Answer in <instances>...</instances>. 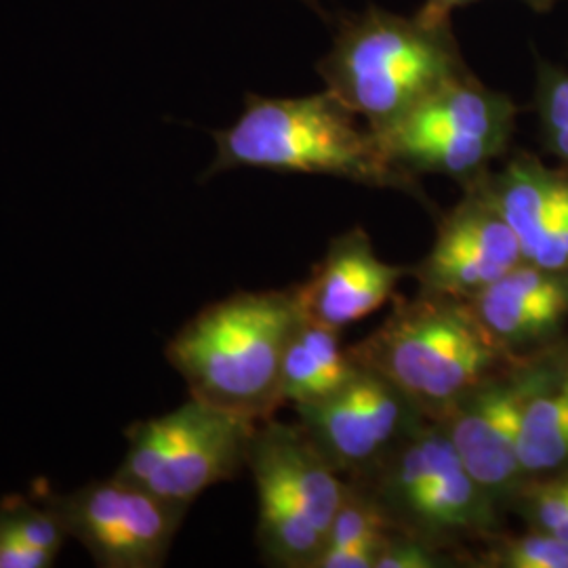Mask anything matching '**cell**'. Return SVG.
I'll list each match as a JSON object with an SVG mask.
<instances>
[{
  "label": "cell",
  "instance_id": "cell-1",
  "mask_svg": "<svg viewBox=\"0 0 568 568\" xmlns=\"http://www.w3.org/2000/svg\"><path fill=\"white\" fill-rule=\"evenodd\" d=\"M213 142L206 180L234 169L331 175L427 203L417 175L394 163L382 140L328 89L305 98L248 93L239 119L215 131Z\"/></svg>",
  "mask_w": 568,
  "mask_h": 568
},
{
  "label": "cell",
  "instance_id": "cell-2",
  "mask_svg": "<svg viewBox=\"0 0 568 568\" xmlns=\"http://www.w3.org/2000/svg\"><path fill=\"white\" fill-rule=\"evenodd\" d=\"M300 318L293 288L239 291L192 316L164 354L190 398L262 424L284 405V352Z\"/></svg>",
  "mask_w": 568,
  "mask_h": 568
},
{
  "label": "cell",
  "instance_id": "cell-3",
  "mask_svg": "<svg viewBox=\"0 0 568 568\" xmlns=\"http://www.w3.org/2000/svg\"><path fill=\"white\" fill-rule=\"evenodd\" d=\"M464 70L450 21L429 23L379 7L345 20L318 65L326 89L377 138Z\"/></svg>",
  "mask_w": 568,
  "mask_h": 568
},
{
  "label": "cell",
  "instance_id": "cell-4",
  "mask_svg": "<svg viewBox=\"0 0 568 568\" xmlns=\"http://www.w3.org/2000/svg\"><path fill=\"white\" fill-rule=\"evenodd\" d=\"M358 365L373 368L438 422L474 387L523 361L497 344L464 300L422 291L371 335L347 345Z\"/></svg>",
  "mask_w": 568,
  "mask_h": 568
},
{
  "label": "cell",
  "instance_id": "cell-5",
  "mask_svg": "<svg viewBox=\"0 0 568 568\" xmlns=\"http://www.w3.org/2000/svg\"><path fill=\"white\" fill-rule=\"evenodd\" d=\"M365 488L394 530L413 535L457 560L469 544L499 532L501 509L480 487L436 422H426L366 476Z\"/></svg>",
  "mask_w": 568,
  "mask_h": 568
},
{
  "label": "cell",
  "instance_id": "cell-6",
  "mask_svg": "<svg viewBox=\"0 0 568 568\" xmlns=\"http://www.w3.org/2000/svg\"><path fill=\"white\" fill-rule=\"evenodd\" d=\"M257 490V546L267 565L312 568L349 483L300 424H257L246 455Z\"/></svg>",
  "mask_w": 568,
  "mask_h": 568
},
{
  "label": "cell",
  "instance_id": "cell-7",
  "mask_svg": "<svg viewBox=\"0 0 568 568\" xmlns=\"http://www.w3.org/2000/svg\"><path fill=\"white\" fill-rule=\"evenodd\" d=\"M518 108L469 70L440 84L396 122L384 143L389 159L408 173H434L462 183L480 182L508 148Z\"/></svg>",
  "mask_w": 568,
  "mask_h": 568
},
{
  "label": "cell",
  "instance_id": "cell-8",
  "mask_svg": "<svg viewBox=\"0 0 568 568\" xmlns=\"http://www.w3.org/2000/svg\"><path fill=\"white\" fill-rule=\"evenodd\" d=\"M255 429V422L190 398L124 429L126 453L116 476L190 508L243 471Z\"/></svg>",
  "mask_w": 568,
  "mask_h": 568
},
{
  "label": "cell",
  "instance_id": "cell-9",
  "mask_svg": "<svg viewBox=\"0 0 568 568\" xmlns=\"http://www.w3.org/2000/svg\"><path fill=\"white\" fill-rule=\"evenodd\" d=\"M34 497L55 511L68 537L81 541L102 568L163 567L190 509L116 474L72 493L44 487Z\"/></svg>",
  "mask_w": 568,
  "mask_h": 568
},
{
  "label": "cell",
  "instance_id": "cell-10",
  "mask_svg": "<svg viewBox=\"0 0 568 568\" xmlns=\"http://www.w3.org/2000/svg\"><path fill=\"white\" fill-rule=\"evenodd\" d=\"M297 424L345 480H358L379 466L426 415L386 377L358 365L354 377L312 405L295 406Z\"/></svg>",
  "mask_w": 568,
  "mask_h": 568
},
{
  "label": "cell",
  "instance_id": "cell-11",
  "mask_svg": "<svg viewBox=\"0 0 568 568\" xmlns=\"http://www.w3.org/2000/svg\"><path fill=\"white\" fill-rule=\"evenodd\" d=\"M544 352L495 373L436 422L471 478L501 511L516 504L528 480L518 453L520 419L539 379Z\"/></svg>",
  "mask_w": 568,
  "mask_h": 568
},
{
  "label": "cell",
  "instance_id": "cell-12",
  "mask_svg": "<svg viewBox=\"0 0 568 568\" xmlns=\"http://www.w3.org/2000/svg\"><path fill=\"white\" fill-rule=\"evenodd\" d=\"M525 262L518 236L480 185L443 215L426 257L410 267L422 291L469 302Z\"/></svg>",
  "mask_w": 568,
  "mask_h": 568
},
{
  "label": "cell",
  "instance_id": "cell-13",
  "mask_svg": "<svg viewBox=\"0 0 568 568\" xmlns=\"http://www.w3.org/2000/svg\"><path fill=\"white\" fill-rule=\"evenodd\" d=\"M410 267L384 262L361 225L333 239L305 283L293 286L305 321L344 331L386 305Z\"/></svg>",
  "mask_w": 568,
  "mask_h": 568
},
{
  "label": "cell",
  "instance_id": "cell-14",
  "mask_svg": "<svg viewBox=\"0 0 568 568\" xmlns=\"http://www.w3.org/2000/svg\"><path fill=\"white\" fill-rule=\"evenodd\" d=\"M474 185H480L511 225L525 262L568 270V173L518 154L499 173L488 171Z\"/></svg>",
  "mask_w": 568,
  "mask_h": 568
},
{
  "label": "cell",
  "instance_id": "cell-15",
  "mask_svg": "<svg viewBox=\"0 0 568 568\" xmlns=\"http://www.w3.org/2000/svg\"><path fill=\"white\" fill-rule=\"evenodd\" d=\"M509 356L544 352L568 318V270L523 262L467 302Z\"/></svg>",
  "mask_w": 568,
  "mask_h": 568
},
{
  "label": "cell",
  "instance_id": "cell-16",
  "mask_svg": "<svg viewBox=\"0 0 568 568\" xmlns=\"http://www.w3.org/2000/svg\"><path fill=\"white\" fill-rule=\"evenodd\" d=\"M518 453L527 478L568 474V349L544 352L523 408Z\"/></svg>",
  "mask_w": 568,
  "mask_h": 568
},
{
  "label": "cell",
  "instance_id": "cell-17",
  "mask_svg": "<svg viewBox=\"0 0 568 568\" xmlns=\"http://www.w3.org/2000/svg\"><path fill=\"white\" fill-rule=\"evenodd\" d=\"M356 371L358 363L342 342V331L310 323L302 316L284 352V405L295 408L318 403L344 387Z\"/></svg>",
  "mask_w": 568,
  "mask_h": 568
},
{
  "label": "cell",
  "instance_id": "cell-18",
  "mask_svg": "<svg viewBox=\"0 0 568 568\" xmlns=\"http://www.w3.org/2000/svg\"><path fill=\"white\" fill-rule=\"evenodd\" d=\"M68 532L41 499L11 495L0 504V568L53 567Z\"/></svg>",
  "mask_w": 568,
  "mask_h": 568
},
{
  "label": "cell",
  "instance_id": "cell-19",
  "mask_svg": "<svg viewBox=\"0 0 568 568\" xmlns=\"http://www.w3.org/2000/svg\"><path fill=\"white\" fill-rule=\"evenodd\" d=\"M347 483L349 487L345 493L344 504L337 509L331 523L321 554L354 548L361 544H382L394 530L386 514L375 504V499L366 493L365 488L352 480Z\"/></svg>",
  "mask_w": 568,
  "mask_h": 568
},
{
  "label": "cell",
  "instance_id": "cell-20",
  "mask_svg": "<svg viewBox=\"0 0 568 568\" xmlns=\"http://www.w3.org/2000/svg\"><path fill=\"white\" fill-rule=\"evenodd\" d=\"M474 567L568 568V544L544 530L518 537L497 532L485 544Z\"/></svg>",
  "mask_w": 568,
  "mask_h": 568
},
{
  "label": "cell",
  "instance_id": "cell-21",
  "mask_svg": "<svg viewBox=\"0 0 568 568\" xmlns=\"http://www.w3.org/2000/svg\"><path fill=\"white\" fill-rule=\"evenodd\" d=\"M535 530H544L568 544V474L528 478L516 504Z\"/></svg>",
  "mask_w": 568,
  "mask_h": 568
},
{
  "label": "cell",
  "instance_id": "cell-22",
  "mask_svg": "<svg viewBox=\"0 0 568 568\" xmlns=\"http://www.w3.org/2000/svg\"><path fill=\"white\" fill-rule=\"evenodd\" d=\"M455 565V556L398 530L387 535L377 560V568H445Z\"/></svg>",
  "mask_w": 568,
  "mask_h": 568
},
{
  "label": "cell",
  "instance_id": "cell-23",
  "mask_svg": "<svg viewBox=\"0 0 568 568\" xmlns=\"http://www.w3.org/2000/svg\"><path fill=\"white\" fill-rule=\"evenodd\" d=\"M537 108L544 133L568 129V70L554 65L539 70Z\"/></svg>",
  "mask_w": 568,
  "mask_h": 568
},
{
  "label": "cell",
  "instance_id": "cell-24",
  "mask_svg": "<svg viewBox=\"0 0 568 568\" xmlns=\"http://www.w3.org/2000/svg\"><path fill=\"white\" fill-rule=\"evenodd\" d=\"M469 2L476 0H426V4L419 9V18L429 21V23H448L455 9H462Z\"/></svg>",
  "mask_w": 568,
  "mask_h": 568
},
{
  "label": "cell",
  "instance_id": "cell-25",
  "mask_svg": "<svg viewBox=\"0 0 568 568\" xmlns=\"http://www.w3.org/2000/svg\"><path fill=\"white\" fill-rule=\"evenodd\" d=\"M544 135H546L549 152L556 154L558 159H562L568 164V129L549 131V133H544Z\"/></svg>",
  "mask_w": 568,
  "mask_h": 568
},
{
  "label": "cell",
  "instance_id": "cell-26",
  "mask_svg": "<svg viewBox=\"0 0 568 568\" xmlns=\"http://www.w3.org/2000/svg\"><path fill=\"white\" fill-rule=\"evenodd\" d=\"M300 4H304L305 9L314 11L316 16H326L325 0H297Z\"/></svg>",
  "mask_w": 568,
  "mask_h": 568
},
{
  "label": "cell",
  "instance_id": "cell-27",
  "mask_svg": "<svg viewBox=\"0 0 568 568\" xmlns=\"http://www.w3.org/2000/svg\"><path fill=\"white\" fill-rule=\"evenodd\" d=\"M528 4H532L535 9H548L551 2H556V0H527Z\"/></svg>",
  "mask_w": 568,
  "mask_h": 568
}]
</instances>
